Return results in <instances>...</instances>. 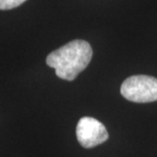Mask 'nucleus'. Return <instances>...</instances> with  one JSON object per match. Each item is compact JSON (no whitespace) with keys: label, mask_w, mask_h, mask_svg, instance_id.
<instances>
[{"label":"nucleus","mask_w":157,"mask_h":157,"mask_svg":"<svg viewBox=\"0 0 157 157\" xmlns=\"http://www.w3.org/2000/svg\"><path fill=\"white\" fill-rule=\"evenodd\" d=\"M92 55V48L87 41L74 40L52 51L47 56L46 63L54 68L58 78L74 81L88 67Z\"/></svg>","instance_id":"nucleus-1"},{"label":"nucleus","mask_w":157,"mask_h":157,"mask_svg":"<svg viewBox=\"0 0 157 157\" xmlns=\"http://www.w3.org/2000/svg\"><path fill=\"white\" fill-rule=\"evenodd\" d=\"M27 0H0V10H8L23 4Z\"/></svg>","instance_id":"nucleus-4"},{"label":"nucleus","mask_w":157,"mask_h":157,"mask_svg":"<svg viewBox=\"0 0 157 157\" xmlns=\"http://www.w3.org/2000/svg\"><path fill=\"white\" fill-rule=\"evenodd\" d=\"M121 93L125 99L132 102L157 101V78L144 75L132 76L121 84Z\"/></svg>","instance_id":"nucleus-2"},{"label":"nucleus","mask_w":157,"mask_h":157,"mask_svg":"<svg viewBox=\"0 0 157 157\" xmlns=\"http://www.w3.org/2000/svg\"><path fill=\"white\" fill-rule=\"evenodd\" d=\"M76 134L78 143L84 148H93L108 139V133L104 124L91 117H84L78 121Z\"/></svg>","instance_id":"nucleus-3"}]
</instances>
